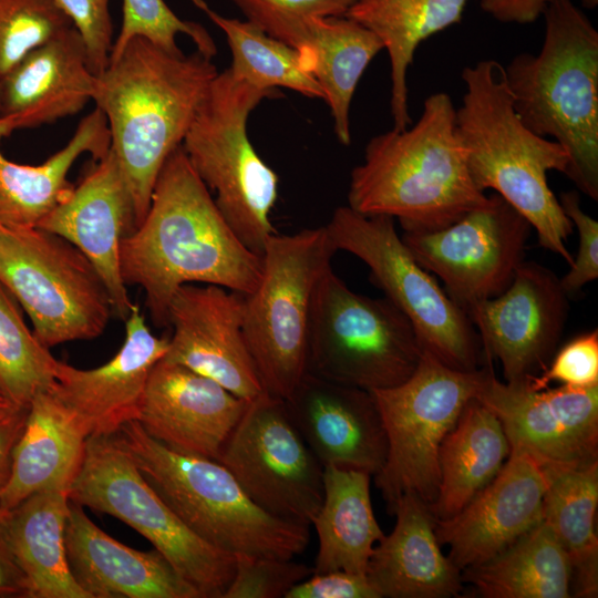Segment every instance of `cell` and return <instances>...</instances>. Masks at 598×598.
Instances as JSON below:
<instances>
[{"label": "cell", "mask_w": 598, "mask_h": 598, "mask_svg": "<svg viewBox=\"0 0 598 598\" xmlns=\"http://www.w3.org/2000/svg\"><path fill=\"white\" fill-rule=\"evenodd\" d=\"M29 408L13 406L0 412V493L7 485L14 447L23 431Z\"/></svg>", "instance_id": "cell-47"}, {"label": "cell", "mask_w": 598, "mask_h": 598, "mask_svg": "<svg viewBox=\"0 0 598 598\" xmlns=\"http://www.w3.org/2000/svg\"><path fill=\"white\" fill-rule=\"evenodd\" d=\"M371 475L339 466H324L323 497L311 525L318 535L313 574L346 570L367 575L372 550L383 536L373 512Z\"/></svg>", "instance_id": "cell-29"}, {"label": "cell", "mask_w": 598, "mask_h": 598, "mask_svg": "<svg viewBox=\"0 0 598 598\" xmlns=\"http://www.w3.org/2000/svg\"><path fill=\"white\" fill-rule=\"evenodd\" d=\"M218 462L261 509L311 525L323 497V466L293 424L283 399L250 400Z\"/></svg>", "instance_id": "cell-14"}, {"label": "cell", "mask_w": 598, "mask_h": 598, "mask_svg": "<svg viewBox=\"0 0 598 598\" xmlns=\"http://www.w3.org/2000/svg\"><path fill=\"white\" fill-rule=\"evenodd\" d=\"M543 16L540 51L515 55L506 84L522 123L566 151L565 175L597 200L598 31L571 0H553Z\"/></svg>", "instance_id": "cell-5"}, {"label": "cell", "mask_w": 598, "mask_h": 598, "mask_svg": "<svg viewBox=\"0 0 598 598\" xmlns=\"http://www.w3.org/2000/svg\"><path fill=\"white\" fill-rule=\"evenodd\" d=\"M218 71L198 51L173 53L141 37L131 39L96 75L92 101L104 114L130 188L136 228L168 156L182 145Z\"/></svg>", "instance_id": "cell-2"}, {"label": "cell", "mask_w": 598, "mask_h": 598, "mask_svg": "<svg viewBox=\"0 0 598 598\" xmlns=\"http://www.w3.org/2000/svg\"><path fill=\"white\" fill-rule=\"evenodd\" d=\"M461 78L465 92L455 128L474 184L504 198L535 229L539 246L570 266L566 241L574 226L548 184L550 171L566 174V151L522 123L498 61L481 60Z\"/></svg>", "instance_id": "cell-4"}, {"label": "cell", "mask_w": 598, "mask_h": 598, "mask_svg": "<svg viewBox=\"0 0 598 598\" xmlns=\"http://www.w3.org/2000/svg\"><path fill=\"white\" fill-rule=\"evenodd\" d=\"M278 91L243 81L229 69L217 73L182 143L200 179L215 192L221 215L254 252L261 256L275 234L270 213L278 176L258 155L247 134L252 110Z\"/></svg>", "instance_id": "cell-7"}, {"label": "cell", "mask_w": 598, "mask_h": 598, "mask_svg": "<svg viewBox=\"0 0 598 598\" xmlns=\"http://www.w3.org/2000/svg\"><path fill=\"white\" fill-rule=\"evenodd\" d=\"M71 27L55 0H0V78Z\"/></svg>", "instance_id": "cell-38"}, {"label": "cell", "mask_w": 598, "mask_h": 598, "mask_svg": "<svg viewBox=\"0 0 598 598\" xmlns=\"http://www.w3.org/2000/svg\"><path fill=\"white\" fill-rule=\"evenodd\" d=\"M79 32L91 71L99 75L109 65L113 48L110 0H55Z\"/></svg>", "instance_id": "cell-43"}, {"label": "cell", "mask_w": 598, "mask_h": 598, "mask_svg": "<svg viewBox=\"0 0 598 598\" xmlns=\"http://www.w3.org/2000/svg\"><path fill=\"white\" fill-rule=\"evenodd\" d=\"M455 111L447 93H432L414 125L372 137L351 172L348 206L398 219L403 231H429L487 205L470 175Z\"/></svg>", "instance_id": "cell-3"}, {"label": "cell", "mask_w": 598, "mask_h": 598, "mask_svg": "<svg viewBox=\"0 0 598 598\" xmlns=\"http://www.w3.org/2000/svg\"><path fill=\"white\" fill-rule=\"evenodd\" d=\"M56 360L27 327L17 300L0 282V390L16 406L55 383Z\"/></svg>", "instance_id": "cell-37"}, {"label": "cell", "mask_w": 598, "mask_h": 598, "mask_svg": "<svg viewBox=\"0 0 598 598\" xmlns=\"http://www.w3.org/2000/svg\"><path fill=\"white\" fill-rule=\"evenodd\" d=\"M289 415L324 466L377 475L388 454L383 422L371 391L306 372L285 400Z\"/></svg>", "instance_id": "cell-23"}, {"label": "cell", "mask_w": 598, "mask_h": 598, "mask_svg": "<svg viewBox=\"0 0 598 598\" xmlns=\"http://www.w3.org/2000/svg\"><path fill=\"white\" fill-rule=\"evenodd\" d=\"M246 20L299 49L313 20L346 16L355 0H230Z\"/></svg>", "instance_id": "cell-40"}, {"label": "cell", "mask_w": 598, "mask_h": 598, "mask_svg": "<svg viewBox=\"0 0 598 598\" xmlns=\"http://www.w3.org/2000/svg\"><path fill=\"white\" fill-rule=\"evenodd\" d=\"M95 82L82 38L71 27L0 78V124L6 135L79 113L92 100Z\"/></svg>", "instance_id": "cell-24"}, {"label": "cell", "mask_w": 598, "mask_h": 598, "mask_svg": "<svg viewBox=\"0 0 598 598\" xmlns=\"http://www.w3.org/2000/svg\"><path fill=\"white\" fill-rule=\"evenodd\" d=\"M69 508V492L53 488L4 509L10 545L28 581V598H89L66 558Z\"/></svg>", "instance_id": "cell-30"}, {"label": "cell", "mask_w": 598, "mask_h": 598, "mask_svg": "<svg viewBox=\"0 0 598 598\" xmlns=\"http://www.w3.org/2000/svg\"><path fill=\"white\" fill-rule=\"evenodd\" d=\"M391 514L393 530L374 546L367 577L380 598H450L462 591L461 571L441 550L435 517L413 493L402 494Z\"/></svg>", "instance_id": "cell-26"}, {"label": "cell", "mask_w": 598, "mask_h": 598, "mask_svg": "<svg viewBox=\"0 0 598 598\" xmlns=\"http://www.w3.org/2000/svg\"><path fill=\"white\" fill-rule=\"evenodd\" d=\"M553 0H481V8L503 23L526 24L536 21Z\"/></svg>", "instance_id": "cell-48"}, {"label": "cell", "mask_w": 598, "mask_h": 598, "mask_svg": "<svg viewBox=\"0 0 598 598\" xmlns=\"http://www.w3.org/2000/svg\"><path fill=\"white\" fill-rule=\"evenodd\" d=\"M168 338H158L134 303L125 319V340L105 364L91 370L58 362L51 391L89 436L114 435L136 421L148 375L165 357Z\"/></svg>", "instance_id": "cell-22"}, {"label": "cell", "mask_w": 598, "mask_h": 598, "mask_svg": "<svg viewBox=\"0 0 598 598\" xmlns=\"http://www.w3.org/2000/svg\"><path fill=\"white\" fill-rule=\"evenodd\" d=\"M178 34L189 37L196 51L206 58L215 56L217 48L206 28L181 19L164 0H123L122 27L114 40L110 59L116 56L136 37L145 38L169 52L179 53L182 51L176 43Z\"/></svg>", "instance_id": "cell-39"}, {"label": "cell", "mask_w": 598, "mask_h": 598, "mask_svg": "<svg viewBox=\"0 0 598 598\" xmlns=\"http://www.w3.org/2000/svg\"><path fill=\"white\" fill-rule=\"evenodd\" d=\"M581 2L584 7L594 8L597 4L598 0H581Z\"/></svg>", "instance_id": "cell-50"}, {"label": "cell", "mask_w": 598, "mask_h": 598, "mask_svg": "<svg viewBox=\"0 0 598 598\" xmlns=\"http://www.w3.org/2000/svg\"><path fill=\"white\" fill-rule=\"evenodd\" d=\"M491 362L496 359L505 382L542 372L557 350L569 312L560 279L536 261H523L498 296L465 309Z\"/></svg>", "instance_id": "cell-17"}, {"label": "cell", "mask_w": 598, "mask_h": 598, "mask_svg": "<svg viewBox=\"0 0 598 598\" xmlns=\"http://www.w3.org/2000/svg\"><path fill=\"white\" fill-rule=\"evenodd\" d=\"M558 200L579 236L578 250L573 256L570 268L559 278L563 289L570 297L598 278V221L582 210L577 190L563 192Z\"/></svg>", "instance_id": "cell-44"}, {"label": "cell", "mask_w": 598, "mask_h": 598, "mask_svg": "<svg viewBox=\"0 0 598 598\" xmlns=\"http://www.w3.org/2000/svg\"><path fill=\"white\" fill-rule=\"evenodd\" d=\"M64 543L71 574L89 598H202L161 551L117 542L71 501Z\"/></svg>", "instance_id": "cell-25"}, {"label": "cell", "mask_w": 598, "mask_h": 598, "mask_svg": "<svg viewBox=\"0 0 598 598\" xmlns=\"http://www.w3.org/2000/svg\"><path fill=\"white\" fill-rule=\"evenodd\" d=\"M116 436L154 491L209 546L234 556L281 559L307 548L308 525L261 509L218 461L174 451L136 421Z\"/></svg>", "instance_id": "cell-6"}, {"label": "cell", "mask_w": 598, "mask_h": 598, "mask_svg": "<svg viewBox=\"0 0 598 598\" xmlns=\"http://www.w3.org/2000/svg\"><path fill=\"white\" fill-rule=\"evenodd\" d=\"M337 252L326 226L270 235L256 289L244 295L243 329L265 392L287 400L307 372L315 291Z\"/></svg>", "instance_id": "cell-8"}, {"label": "cell", "mask_w": 598, "mask_h": 598, "mask_svg": "<svg viewBox=\"0 0 598 598\" xmlns=\"http://www.w3.org/2000/svg\"><path fill=\"white\" fill-rule=\"evenodd\" d=\"M0 225H2V224L0 223Z\"/></svg>", "instance_id": "cell-51"}, {"label": "cell", "mask_w": 598, "mask_h": 598, "mask_svg": "<svg viewBox=\"0 0 598 598\" xmlns=\"http://www.w3.org/2000/svg\"><path fill=\"white\" fill-rule=\"evenodd\" d=\"M13 406L16 405H13L0 390V412L9 410Z\"/></svg>", "instance_id": "cell-49"}, {"label": "cell", "mask_w": 598, "mask_h": 598, "mask_svg": "<svg viewBox=\"0 0 598 598\" xmlns=\"http://www.w3.org/2000/svg\"><path fill=\"white\" fill-rule=\"evenodd\" d=\"M168 319L173 336L163 359L249 401L265 392L244 334V295L216 285H184L171 301Z\"/></svg>", "instance_id": "cell-18"}, {"label": "cell", "mask_w": 598, "mask_h": 598, "mask_svg": "<svg viewBox=\"0 0 598 598\" xmlns=\"http://www.w3.org/2000/svg\"><path fill=\"white\" fill-rule=\"evenodd\" d=\"M0 282L47 348L103 333L113 311L94 266L73 244L39 227L0 225Z\"/></svg>", "instance_id": "cell-13"}, {"label": "cell", "mask_w": 598, "mask_h": 598, "mask_svg": "<svg viewBox=\"0 0 598 598\" xmlns=\"http://www.w3.org/2000/svg\"><path fill=\"white\" fill-rule=\"evenodd\" d=\"M6 136L0 124V141ZM110 148L107 121L95 107L66 145L40 165L11 162L0 151V223L10 228L37 227L74 188L68 181L74 162L84 153L99 161Z\"/></svg>", "instance_id": "cell-28"}, {"label": "cell", "mask_w": 598, "mask_h": 598, "mask_svg": "<svg viewBox=\"0 0 598 598\" xmlns=\"http://www.w3.org/2000/svg\"><path fill=\"white\" fill-rule=\"evenodd\" d=\"M337 251L362 260L375 283L413 324L425 350L462 371L480 368L482 346L466 312L414 258L389 216L336 208L324 225Z\"/></svg>", "instance_id": "cell-12"}, {"label": "cell", "mask_w": 598, "mask_h": 598, "mask_svg": "<svg viewBox=\"0 0 598 598\" xmlns=\"http://www.w3.org/2000/svg\"><path fill=\"white\" fill-rule=\"evenodd\" d=\"M37 227L78 247L103 280L113 311L125 320L134 306L120 269L122 239L136 229L134 202L110 148Z\"/></svg>", "instance_id": "cell-21"}, {"label": "cell", "mask_w": 598, "mask_h": 598, "mask_svg": "<svg viewBox=\"0 0 598 598\" xmlns=\"http://www.w3.org/2000/svg\"><path fill=\"white\" fill-rule=\"evenodd\" d=\"M493 370L453 369L424 349L414 372L398 385L371 391L388 440V454L374 482L391 513L413 493L429 506L439 491V450L466 403Z\"/></svg>", "instance_id": "cell-11"}, {"label": "cell", "mask_w": 598, "mask_h": 598, "mask_svg": "<svg viewBox=\"0 0 598 598\" xmlns=\"http://www.w3.org/2000/svg\"><path fill=\"white\" fill-rule=\"evenodd\" d=\"M120 269L140 286L153 323L168 327L176 291L195 282L248 295L258 286L261 256L236 235L182 145L166 159L142 224L122 239Z\"/></svg>", "instance_id": "cell-1"}, {"label": "cell", "mask_w": 598, "mask_h": 598, "mask_svg": "<svg viewBox=\"0 0 598 598\" xmlns=\"http://www.w3.org/2000/svg\"><path fill=\"white\" fill-rule=\"evenodd\" d=\"M468 0H355L347 17L382 41L390 61L393 128L412 124L408 71L422 42L462 21Z\"/></svg>", "instance_id": "cell-31"}, {"label": "cell", "mask_w": 598, "mask_h": 598, "mask_svg": "<svg viewBox=\"0 0 598 598\" xmlns=\"http://www.w3.org/2000/svg\"><path fill=\"white\" fill-rule=\"evenodd\" d=\"M509 453L501 421L475 398L470 400L439 450V491L429 506L435 519L462 509L493 481Z\"/></svg>", "instance_id": "cell-32"}, {"label": "cell", "mask_w": 598, "mask_h": 598, "mask_svg": "<svg viewBox=\"0 0 598 598\" xmlns=\"http://www.w3.org/2000/svg\"><path fill=\"white\" fill-rule=\"evenodd\" d=\"M192 2L224 32L233 55L229 68L233 75L262 90L278 91L277 87H285L306 97L324 100L321 86L305 70L297 49L270 37L247 20L218 13L205 0Z\"/></svg>", "instance_id": "cell-36"}, {"label": "cell", "mask_w": 598, "mask_h": 598, "mask_svg": "<svg viewBox=\"0 0 598 598\" xmlns=\"http://www.w3.org/2000/svg\"><path fill=\"white\" fill-rule=\"evenodd\" d=\"M285 598H380L367 575L346 570L312 574L295 585Z\"/></svg>", "instance_id": "cell-45"}, {"label": "cell", "mask_w": 598, "mask_h": 598, "mask_svg": "<svg viewBox=\"0 0 598 598\" xmlns=\"http://www.w3.org/2000/svg\"><path fill=\"white\" fill-rule=\"evenodd\" d=\"M475 399L501 421L511 447L543 467L598 462V384L534 390L527 378L502 382L492 370Z\"/></svg>", "instance_id": "cell-16"}, {"label": "cell", "mask_w": 598, "mask_h": 598, "mask_svg": "<svg viewBox=\"0 0 598 598\" xmlns=\"http://www.w3.org/2000/svg\"><path fill=\"white\" fill-rule=\"evenodd\" d=\"M532 389L543 390L553 382L586 388L598 384V330L580 333L556 350L546 368L527 377Z\"/></svg>", "instance_id": "cell-42"}, {"label": "cell", "mask_w": 598, "mask_h": 598, "mask_svg": "<svg viewBox=\"0 0 598 598\" xmlns=\"http://www.w3.org/2000/svg\"><path fill=\"white\" fill-rule=\"evenodd\" d=\"M461 578L485 598L571 597L569 558L544 520Z\"/></svg>", "instance_id": "cell-34"}, {"label": "cell", "mask_w": 598, "mask_h": 598, "mask_svg": "<svg viewBox=\"0 0 598 598\" xmlns=\"http://www.w3.org/2000/svg\"><path fill=\"white\" fill-rule=\"evenodd\" d=\"M28 581L10 545L6 511L0 507V598H28Z\"/></svg>", "instance_id": "cell-46"}, {"label": "cell", "mask_w": 598, "mask_h": 598, "mask_svg": "<svg viewBox=\"0 0 598 598\" xmlns=\"http://www.w3.org/2000/svg\"><path fill=\"white\" fill-rule=\"evenodd\" d=\"M249 402L206 375L161 359L148 375L136 422L174 451L218 461Z\"/></svg>", "instance_id": "cell-19"}, {"label": "cell", "mask_w": 598, "mask_h": 598, "mask_svg": "<svg viewBox=\"0 0 598 598\" xmlns=\"http://www.w3.org/2000/svg\"><path fill=\"white\" fill-rule=\"evenodd\" d=\"M69 498L116 517L152 543L202 598H223L236 556L197 537L161 498L114 435L89 436Z\"/></svg>", "instance_id": "cell-10"}, {"label": "cell", "mask_w": 598, "mask_h": 598, "mask_svg": "<svg viewBox=\"0 0 598 598\" xmlns=\"http://www.w3.org/2000/svg\"><path fill=\"white\" fill-rule=\"evenodd\" d=\"M424 348L408 317L389 299L358 293L330 267L312 301L307 372L367 391L405 381Z\"/></svg>", "instance_id": "cell-9"}, {"label": "cell", "mask_w": 598, "mask_h": 598, "mask_svg": "<svg viewBox=\"0 0 598 598\" xmlns=\"http://www.w3.org/2000/svg\"><path fill=\"white\" fill-rule=\"evenodd\" d=\"M87 437L73 413L51 390L37 394L13 451L0 507L11 509L44 489L69 492L81 468Z\"/></svg>", "instance_id": "cell-27"}, {"label": "cell", "mask_w": 598, "mask_h": 598, "mask_svg": "<svg viewBox=\"0 0 598 598\" xmlns=\"http://www.w3.org/2000/svg\"><path fill=\"white\" fill-rule=\"evenodd\" d=\"M312 574V567L292 559L236 556L235 573L223 598H285Z\"/></svg>", "instance_id": "cell-41"}, {"label": "cell", "mask_w": 598, "mask_h": 598, "mask_svg": "<svg viewBox=\"0 0 598 598\" xmlns=\"http://www.w3.org/2000/svg\"><path fill=\"white\" fill-rule=\"evenodd\" d=\"M384 50L370 29L347 17L312 21L303 44L297 49L306 71L321 86L338 141L351 143L350 105L357 85L374 56Z\"/></svg>", "instance_id": "cell-33"}, {"label": "cell", "mask_w": 598, "mask_h": 598, "mask_svg": "<svg viewBox=\"0 0 598 598\" xmlns=\"http://www.w3.org/2000/svg\"><path fill=\"white\" fill-rule=\"evenodd\" d=\"M544 467L527 452L511 447L498 474L462 509L435 519V534L462 571L493 557L543 520L547 488Z\"/></svg>", "instance_id": "cell-20"}, {"label": "cell", "mask_w": 598, "mask_h": 598, "mask_svg": "<svg viewBox=\"0 0 598 598\" xmlns=\"http://www.w3.org/2000/svg\"><path fill=\"white\" fill-rule=\"evenodd\" d=\"M532 226L498 194L451 225L429 231H403L417 262L436 276L464 311L502 293L524 261Z\"/></svg>", "instance_id": "cell-15"}, {"label": "cell", "mask_w": 598, "mask_h": 598, "mask_svg": "<svg viewBox=\"0 0 598 598\" xmlns=\"http://www.w3.org/2000/svg\"><path fill=\"white\" fill-rule=\"evenodd\" d=\"M547 488L543 520L566 551L571 566L570 595L597 597L598 462L581 467H544Z\"/></svg>", "instance_id": "cell-35"}]
</instances>
